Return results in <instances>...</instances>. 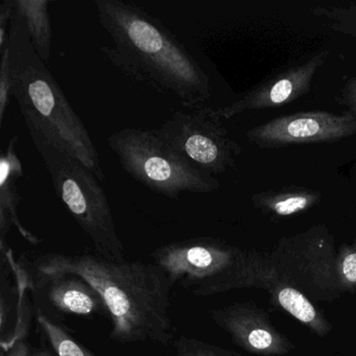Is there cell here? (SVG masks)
<instances>
[{
  "label": "cell",
  "mask_w": 356,
  "mask_h": 356,
  "mask_svg": "<svg viewBox=\"0 0 356 356\" xmlns=\"http://www.w3.org/2000/svg\"><path fill=\"white\" fill-rule=\"evenodd\" d=\"M218 110L204 107L191 113L176 112L159 129L158 135L195 166L211 175L234 168L243 147L231 138Z\"/></svg>",
  "instance_id": "obj_8"
},
{
  "label": "cell",
  "mask_w": 356,
  "mask_h": 356,
  "mask_svg": "<svg viewBox=\"0 0 356 356\" xmlns=\"http://www.w3.org/2000/svg\"><path fill=\"white\" fill-rule=\"evenodd\" d=\"M31 272L40 275H76L88 281L107 304L118 343H175L170 316V280L154 262H114L99 254H38L24 260Z\"/></svg>",
  "instance_id": "obj_1"
},
{
  "label": "cell",
  "mask_w": 356,
  "mask_h": 356,
  "mask_svg": "<svg viewBox=\"0 0 356 356\" xmlns=\"http://www.w3.org/2000/svg\"><path fill=\"white\" fill-rule=\"evenodd\" d=\"M28 130L47 165L58 197L92 241L97 254L110 261H127L109 201L99 179L42 133L34 128Z\"/></svg>",
  "instance_id": "obj_5"
},
{
  "label": "cell",
  "mask_w": 356,
  "mask_h": 356,
  "mask_svg": "<svg viewBox=\"0 0 356 356\" xmlns=\"http://www.w3.org/2000/svg\"><path fill=\"white\" fill-rule=\"evenodd\" d=\"M356 134L351 112L337 115L326 111L299 112L278 116L248 131L245 137L260 149L334 143Z\"/></svg>",
  "instance_id": "obj_9"
},
{
  "label": "cell",
  "mask_w": 356,
  "mask_h": 356,
  "mask_svg": "<svg viewBox=\"0 0 356 356\" xmlns=\"http://www.w3.org/2000/svg\"><path fill=\"white\" fill-rule=\"evenodd\" d=\"M108 145L133 179L158 195L178 200L184 193L220 189L218 179L172 149L156 130L122 129L110 135Z\"/></svg>",
  "instance_id": "obj_6"
},
{
  "label": "cell",
  "mask_w": 356,
  "mask_h": 356,
  "mask_svg": "<svg viewBox=\"0 0 356 356\" xmlns=\"http://www.w3.org/2000/svg\"><path fill=\"white\" fill-rule=\"evenodd\" d=\"M335 266L341 291H353L356 289V239L349 245H341Z\"/></svg>",
  "instance_id": "obj_19"
},
{
  "label": "cell",
  "mask_w": 356,
  "mask_h": 356,
  "mask_svg": "<svg viewBox=\"0 0 356 356\" xmlns=\"http://www.w3.org/2000/svg\"><path fill=\"white\" fill-rule=\"evenodd\" d=\"M37 324L43 339L57 356H97L79 343L70 331L58 321L36 310Z\"/></svg>",
  "instance_id": "obj_17"
},
{
  "label": "cell",
  "mask_w": 356,
  "mask_h": 356,
  "mask_svg": "<svg viewBox=\"0 0 356 356\" xmlns=\"http://www.w3.org/2000/svg\"><path fill=\"white\" fill-rule=\"evenodd\" d=\"M174 343L175 356H239L234 352L193 337H180Z\"/></svg>",
  "instance_id": "obj_20"
},
{
  "label": "cell",
  "mask_w": 356,
  "mask_h": 356,
  "mask_svg": "<svg viewBox=\"0 0 356 356\" xmlns=\"http://www.w3.org/2000/svg\"><path fill=\"white\" fill-rule=\"evenodd\" d=\"M156 266L176 284L197 297L236 289L258 287L260 255L213 237L199 236L166 243L151 254Z\"/></svg>",
  "instance_id": "obj_4"
},
{
  "label": "cell",
  "mask_w": 356,
  "mask_h": 356,
  "mask_svg": "<svg viewBox=\"0 0 356 356\" xmlns=\"http://www.w3.org/2000/svg\"><path fill=\"white\" fill-rule=\"evenodd\" d=\"M95 10L113 47L103 55L127 78L178 97L187 109L211 97L209 76L191 51L162 24L138 6L120 0H95Z\"/></svg>",
  "instance_id": "obj_2"
},
{
  "label": "cell",
  "mask_w": 356,
  "mask_h": 356,
  "mask_svg": "<svg viewBox=\"0 0 356 356\" xmlns=\"http://www.w3.org/2000/svg\"><path fill=\"white\" fill-rule=\"evenodd\" d=\"M24 264V262H22ZM24 266H26L24 264ZM31 291L35 303H44L51 309L49 318L61 322V316H108L109 309L101 293L76 275H40L31 272Z\"/></svg>",
  "instance_id": "obj_11"
},
{
  "label": "cell",
  "mask_w": 356,
  "mask_h": 356,
  "mask_svg": "<svg viewBox=\"0 0 356 356\" xmlns=\"http://www.w3.org/2000/svg\"><path fill=\"white\" fill-rule=\"evenodd\" d=\"M328 55L327 51H318L307 61L270 76L234 103L216 109L218 115L222 120H230L243 112L275 109L297 101L307 95L316 72L324 65Z\"/></svg>",
  "instance_id": "obj_10"
},
{
  "label": "cell",
  "mask_w": 356,
  "mask_h": 356,
  "mask_svg": "<svg viewBox=\"0 0 356 356\" xmlns=\"http://www.w3.org/2000/svg\"><path fill=\"white\" fill-rule=\"evenodd\" d=\"M310 12L316 17L329 20V28L335 32L356 40V3H350L348 7L318 6L310 9Z\"/></svg>",
  "instance_id": "obj_18"
},
{
  "label": "cell",
  "mask_w": 356,
  "mask_h": 356,
  "mask_svg": "<svg viewBox=\"0 0 356 356\" xmlns=\"http://www.w3.org/2000/svg\"><path fill=\"white\" fill-rule=\"evenodd\" d=\"M12 97V79L8 65L7 56L0 54V126H3L6 112Z\"/></svg>",
  "instance_id": "obj_21"
},
{
  "label": "cell",
  "mask_w": 356,
  "mask_h": 356,
  "mask_svg": "<svg viewBox=\"0 0 356 356\" xmlns=\"http://www.w3.org/2000/svg\"><path fill=\"white\" fill-rule=\"evenodd\" d=\"M212 320L238 347L264 356L284 355L293 349L264 312L250 303H234L210 312Z\"/></svg>",
  "instance_id": "obj_12"
},
{
  "label": "cell",
  "mask_w": 356,
  "mask_h": 356,
  "mask_svg": "<svg viewBox=\"0 0 356 356\" xmlns=\"http://www.w3.org/2000/svg\"><path fill=\"white\" fill-rule=\"evenodd\" d=\"M3 53L11 74L12 97L17 99L26 128L42 133L103 182L105 172L97 147L47 63L37 55L24 16L16 6Z\"/></svg>",
  "instance_id": "obj_3"
},
{
  "label": "cell",
  "mask_w": 356,
  "mask_h": 356,
  "mask_svg": "<svg viewBox=\"0 0 356 356\" xmlns=\"http://www.w3.org/2000/svg\"><path fill=\"white\" fill-rule=\"evenodd\" d=\"M18 11L24 16L26 29L37 55L47 63L51 53V16L47 0H15Z\"/></svg>",
  "instance_id": "obj_16"
},
{
  "label": "cell",
  "mask_w": 356,
  "mask_h": 356,
  "mask_svg": "<svg viewBox=\"0 0 356 356\" xmlns=\"http://www.w3.org/2000/svg\"><path fill=\"white\" fill-rule=\"evenodd\" d=\"M337 102L346 106L349 109L348 111L356 118V76H352L345 83Z\"/></svg>",
  "instance_id": "obj_22"
},
{
  "label": "cell",
  "mask_w": 356,
  "mask_h": 356,
  "mask_svg": "<svg viewBox=\"0 0 356 356\" xmlns=\"http://www.w3.org/2000/svg\"><path fill=\"white\" fill-rule=\"evenodd\" d=\"M266 289L270 293L273 303L280 306L287 314L307 326L312 332L325 337L332 330V326L322 312H318L309 298L299 289L277 281H270Z\"/></svg>",
  "instance_id": "obj_15"
},
{
  "label": "cell",
  "mask_w": 356,
  "mask_h": 356,
  "mask_svg": "<svg viewBox=\"0 0 356 356\" xmlns=\"http://www.w3.org/2000/svg\"><path fill=\"white\" fill-rule=\"evenodd\" d=\"M264 260L270 281L291 285L307 298L332 301L343 291L335 266L334 239L324 225L284 237Z\"/></svg>",
  "instance_id": "obj_7"
},
{
  "label": "cell",
  "mask_w": 356,
  "mask_h": 356,
  "mask_svg": "<svg viewBox=\"0 0 356 356\" xmlns=\"http://www.w3.org/2000/svg\"><path fill=\"white\" fill-rule=\"evenodd\" d=\"M322 201L318 191L305 187L287 186L278 191H264L252 195L254 207L278 218H289L308 211Z\"/></svg>",
  "instance_id": "obj_14"
},
{
  "label": "cell",
  "mask_w": 356,
  "mask_h": 356,
  "mask_svg": "<svg viewBox=\"0 0 356 356\" xmlns=\"http://www.w3.org/2000/svg\"><path fill=\"white\" fill-rule=\"evenodd\" d=\"M17 143L18 136H14L0 157V243H6L10 228L15 226L29 243L38 245L41 239L22 225L18 216L22 201L18 181L24 176V172L16 151Z\"/></svg>",
  "instance_id": "obj_13"
}]
</instances>
